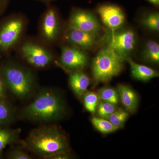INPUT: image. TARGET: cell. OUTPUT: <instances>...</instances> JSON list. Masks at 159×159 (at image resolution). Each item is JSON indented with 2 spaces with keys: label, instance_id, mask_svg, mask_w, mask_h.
Returning a JSON list of instances; mask_svg holds the SVG:
<instances>
[{
  "label": "cell",
  "instance_id": "cell-1",
  "mask_svg": "<svg viewBox=\"0 0 159 159\" xmlns=\"http://www.w3.org/2000/svg\"><path fill=\"white\" fill-rule=\"evenodd\" d=\"M66 112V104L61 95L53 89L44 88L32 102L22 109L20 114L24 119L44 123L61 119Z\"/></svg>",
  "mask_w": 159,
  "mask_h": 159
},
{
  "label": "cell",
  "instance_id": "cell-2",
  "mask_svg": "<svg viewBox=\"0 0 159 159\" xmlns=\"http://www.w3.org/2000/svg\"><path fill=\"white\" fill-rule=\"evenodd\" d=\"M21 144L26 150L44 159L60 152H70L67 138L61 129L54 125L33 129Z\"/></svg>",
  "mask_w": 159,
  "mask_h": 159
},
{
  "label": "cell",
  "instance_id": "cell-3",
  "mask_svg": "<svg viewBox=\"0 0 159 159\" xmlns=\"http://www.w3.org/2000/svg\"><path fill=\"white\" fill-rule=\"evenodd\" d=\"M0 74L7 89L18 99L29 97L36 85V77L31 69L17 61L9 60L0 65Z\"/></svg>",
  "mask_w": 159,
  "mask_h": 159
},
{
  "label": "cell",
  "instance_id": "cell-4",
  "mask_svg": "<svg viewBox=\"0 0 159 159\" xmlns=\"http://www.w3.org/2000/svg\"><path fill=\"white\" fill-rule=\"evenodd\" d=\"M14 51L24 62L35 69L47 68L57 59L53 47L37 37L26 35Z\"/></svg>",
  "mask_w": 159,
  "mask_h": 159
},
{
  "label": "cell",
  "instance_id": "cell-5",
  "mask_svg": "<svg viewBox=\"0 0 159 159\" xmlns=\"http://www.w3.org/2000/svg\"><path fill=\"white\" fill-rule=\"evenodd\" d=\"M29 20L21 12L13 13L0 20V56H8L26 35Z\"/></svg>",
  "mask_w": 159,
  "mask_h": 159
},
{
  "label": "cell",
  "instance_id": "cell-6",
  "mask_svg": "<svg viewBox=\"0 0 159 159\" xmlns=\"http://www.w3.org/2000/svg\"><path fill=\"white\" fill-rule=\"evenodd\" d=\"M125 61L108 47L101 49L93 60L92 70L94 84L97 85L108 82L119 75L123 68Z\"/></svg>",
  "mask_w": 159,
  "mask_h": 159
},
{
  "label": "cell",
  "instance_id": "cell-7",
  "mask_svg": "<svg viewBox=\"0 0 159 159\" xmlns=\"http://www.w3.org/2000/svg\"><path fill=\"white\" fill-rule=\"evenodd\" d=\"M46 10L40 17L37 37L44 43L53 47L63 42V38L66 28L63 24L59 11L55 6H47Z\"/></svg>",
  "mask_w": 159,
  "mask_h": 159
},
{
  "label": "cell",
  "instance_id": "cell-8",
  "mask_svg": "<svg viewBox=\"0 0 159 159\" xmlns=\"http://www.w3.org/2000/svg\"><path fill=\"white\" fill-rule=\"evenodd\" d=\"M117 29L107 32L103 40L107 47L112 49L120 57L126 61L134 51L137 37L132 29Z\"/></svg>",
  "mask_w": 159,
  "mask_h": 159
},
{
  "label": "cell",
  "instance_id": "cell-9",
  "mask_svg": "<svg viewBox=\"0 0 159 159\" xmlns=\"http://www.w3.org/2000/svg\"><path fill=\"white\" fill-rule=\"evenodd\" d=\"M88 63V56L86 51L67 44L61 46L60 55L54 62L69 74L83 71Z\"/></svg>",
  "mask_w": 159,
  "mask_h": 159
},
{
  "label": "cell",
  "instance_id": "cell-10",
  "mask_svg": "<svg viewBox=\"0 0 159 159\" xmlns=\"http://www.w3.org/2000/svg\"><path fill=\"white\" fill-rule=\"evenodd\" d=\"M66 27L96 34H99L102 29L99 20L93 12L78 7L72 8Z\"/></svg>",
  "mask_w": 159,
  "mask_h": 159
},
{
  "label": "cell",
  "instance_id": "cell-11",
  "mask_svg": "<svg viewBox=\"0 0 159 159\" xmlns=\"http://www.w3.org/2000/svg\"><path fill=\"white\" fill-rule=\"evenodd\" d=\"M100 40L99 34L66 27L63 43L87 51L96 48Z\"/></svg>",
  "mask_w": 159,
  "mask_h": 159
},
{
  "label": "cell",
  "instance_id": "cell-12",
  "mask_svg": "<svg viewBox=\"0 0 159 159\" xmlns=\"http://www.w3.org/2000/svg\"><path fill=\"white\" fill-rule=\"evenodd\" d=\"M97 13L102 23L111 31L122 28L125 22V13L120 6L111 3H104L97 6Z\"/></svg>",
  "mask_w": 159,
  "mask_h": 159
},
{
  "label": "cell",
  "instance_id": "cell-13",
  "mask_svg": "<svg viewBox=\"0 0 159 159\" xmlns=\"http://www.w3.org/2000/svg\"><path fill=\"white\" fill-rule=\"evenodd\" d=\"M69 83L75 95L81 98L87 92L90 81L88 76L83 71H79L70 73Z\"/></svg>",
  "mask_w": 159,
  "mask_h": 159
},
{
  "label": "cell",
  "instance_id": "cell-14",
  "mask_svg": "<svg viewBox=\"0 0 159 159\" xmlns=\"http://www.w3.org/2000/svg\"><path fill=\"white\" fill-rule=\"evenodd\" d=\"M120 101L126 110L131 113L135 111L139 105V97L136 93L131 88L124 84L118 86Z\"/></svg>",
  "mask_w": 159,
  "mask_h": 159
},
{
  "label": "cell",
  "instance_id": "cell-15",
  "mask_svg": "<svg viewBox=\"0 0 159 159\" xmlns=\"http://www.w3.org/2000/svg\"><path fill=\"white\" fill-rule=\"evenodd\" d=\"M126 61L130 66L132 76L135 79L141 81H147L159 77L157 71L147 66L137 63L130 57L127 58Z\"/></svg>",
  "mask_w": 159,
  "mask_h": 159
},
{
  "label": "cell",
  "instance_id": "cell-16",
  "mask_svg": "<svg viewBox=\"0 0 159 159\" xmlns=\"http://www.w3.org/2000/svg\"><path fill=\"white\" fill-rule=\"evenodd\" d=\"M20 132V129L0 128V155L7 145L19 141Z\"/></svg>",
  "mask_w": 159,
  "mask_h": 159
},
{
  "label": "cell",
  "instance_id": "cell-17",
  "mask_svg": "<svg viewBox=\"0 0 159 159\" xmlns=\"http://www.w3.org/2000/svg\"><path fill=\"white\" fill-rule=\"evenodd\" d=\"M142 57L146 62L158 64L159 62V45L154 40H148L145 43L142 52Z\"/></svg>",
  "mask_w": 159,
  "mask_h": 159
},
{
  "label": "cell",
  "instance_id": "cell-18",
  "mask_svg": "<svg viewBox=\"0 0 159 159\" xmlns=\"http://www.w3.org/2000/svg\"><path fill=\"white\" fill-rule=\"evenodd\" d=\"M14 118V111L11 104L5 99L0 100V125L11 123Z\"/></svg>",
  "mask_w": 159,
  "mask_h": 159
},
{
  "label": "cell",
  "instance_id": "cell-19",
  "mask_svg": "<svg viewBox=\"0 0 159 159\" xmlns=\"http://www.w3.org/2000/svg\"><path fill=\"white\" fill-rule=\"evenodd\" d=\"M91 122L95 128L102 134L111 133L120 128V127L112 124L108 120L99 117H93Z\"/></svg>",
  "mask_w": 159,
  "mask_h": 159
},
{
  "label": "cell",
  "instance_id": "cell-20",
  "mask_svg": "<svg viewBox=\"0 0 159 159\" xmlns=\"http://www.w3.org/2000/svg\"><path fill=\"white\" fill-rule=\"evenodd\" d=\"M141 20L142 25L146 29L154 32L159 31V13L151 11L146 14Z\"/></svg>",
  "mask_w": 159,
  "mask_h": 159
},
{
  "label": "cell",
  "instance_id": "cell-21",
  "mask_svg": "<svg viewBox=\"0 0 159 159\" xmlns=\"http://www.w3.org/2000/svg\"><path fill=\"white\" fill-rule=\"evenodd\" d=\"M100 100L117 106L120 102L118 90L112 88H103L99 90L98 93Z\"/></svg>",
  "mask_w": 159,
  "mask_h": 159
},
{
  "label": "cell",
  "instance_id": "cell-22",
  "mask_svg": "<svg viewBox=\"0 0 159 159\" xmlns=\"http://www.w3.org/2000/svg\"><path fill=\"white\" fill-rule=\"evenodd\" d=\"M83 96L84 105L86 110L91 113H95L100 100L98 94L95 92H86Z\"/></svg>",
  "mask_w": 159,
  "mask_h": 159
},
{
  "label": "cell",
  "instance_id": "cell-23",
  "mask_svg": "<svg viewBox=\"0 0 159 159\" xmlns=\"http://www.w3.org/2000/svg\"><path fill=\"white\" fill-rule=\"evenodd\" d=\"M118 109L117 106L100 100L96 111H97V115L99 118L108 120L111 115Z\"/></svg>",
  "mask_w": 159,
  "mask_h": 159
},
{
  "label": "cell",
  "instance_id": "cell-24",
  "mask_svg": "<svg viewBox=\"0 0 159 159\" xmlns=\"http://www.w3.org/2000/svg\"><path fill=\"white\" fill-rule=\"evenodd\" d=\"M128 116L129 113L127 111L118 108L111 115L108 120L114 125L121 128L124 125Z\"/></svg>",
  "mask_w": 159,
  "mask_h": 159
},
{
  "label": "cell",
  "instance_id": "cell-25",
  "mask_svg": "<svg viewBox=\"0 0 159 159\" xmlns=\"http://www.w3.org/2000/svg\"><path fill=\"white\" fill-rule=\"evenodd\" d=\"M7 158L10 159H31V157L20 148H12L9 151Z\"/></svg>",
  "mask_w": 159,
  "mask_h": 159
},
{
  "label": "cell",
  "instance_id": "cell-26",
  "mask_svg": "<svg viewBox=\"0 0 159 159\" xmlns=\"http://www.w3.org/2000/svg\"><path fill=\"white\" fill-rule=\"evenodd\" d=\"M70 152H60L47 157L46 159H68L71 158Z\"/></svg>",
  "mask_w": 159,
  "mask_h": 159
},
{
  "label": "cell",
  "instance_id": "cell-27",
  "mask_svg": "<svg viewBox=\"0 0 159 159\" xmlns=\"http://www.w3.org/2000/svg\"><path fill=\"white\" fill-rule=\"evenodd\" d=\"M6 90L7 88L6 84L0 74V100L6 99Z\"/></svg>",
  "mask_w": 159,
  "mask_h": 159
},
{
  "label": "cell",
  "instance_id": "cell-28",
  "mask_svg": "<svg viewBox=\"0 0 159 159\" xmlns=\"http://www.w3.org/2000/svg\"><path fill=\"white\" fill-rule=\"evenodd\" d=\"M10 0H0V17L8 8Z\"/></svg>",
  "mask_w": 159,
  "mask_h": 159
},
{
  "label": "cell",
  "instance_id": "cell-29",
  "mask_svg": "<svg viewBox=\"0 0 159 159\" xmlns=\"http://www.w3.org/2000/svg\"><path fill=\"white\" fill-rule=\"evenodd\" d=\"M148 2L151 4L156 7H158L159 6V0H146Z\"/></svg>",
  "mask_w": 159,
  "mask_h": 159
},
{
  "label": "cell",
  "instance_id": "cell-30",
  "mask_svg": "<svg viewBox=\"0 0 159 159\" xmlns=\"http://www.w3.org/2000/svg\"><path fill=\"white\" fill-rule=\"evenodd\" d=\"M37 1H39V2H41L44 4H45L46 6H48V5H51V3L56 1V0H37Z\"/></svg>",
  "mask_w": 159,
  "mask_h": 159
}]
</instances>
